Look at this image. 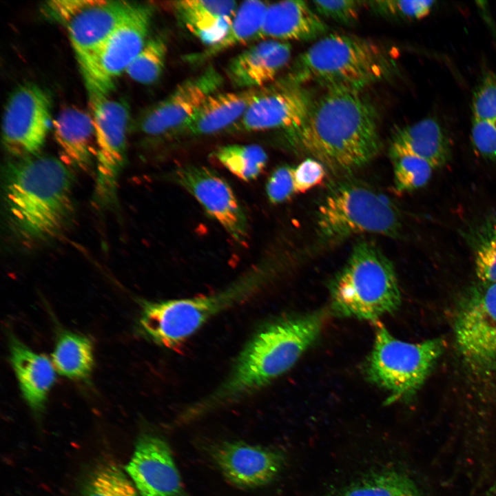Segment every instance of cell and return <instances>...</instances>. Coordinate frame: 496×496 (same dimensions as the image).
Listing matches in <instances>:
<instances>
[{"mask_svg":"<svg viewBox=\"0 0 496 496\" xmlns=\"http://www.w3.org/2000/svg\"><path fill=\"white\" fill-rule=\"evenodd\" d=\"M72 176L61 160L36 154L6 168L3 200L12 231L28 243L54 239L72 218Z\"/></svg>","mask_w":496,"mask_h":496,"instance_id":"3","label":"cell"},{"mask_svg":"<svg viewBox=\"0 0 496 496\" xmlns=\"http://www.w3.org/2000/svg\"><path fill=\"white\" fill-rule=\"evenodd\" d=\"M96 142V195L103 203L115 200L118 178L125 162L130 110L108 96L89 99Z\"/></svg>","mask_w":496,"mask_h":496,"instance_id":"13","label":"cell"},{"mask_svg":"<svg viewBox=\"0 0 496 496\" xmlns=\"http://www.w3.org/2000/svg\"><path fill=\"white\" fill-rule=\"evenodd\" d=\"M52 99L37 84L19 85L10 94L1 124L6 150L18 158L38 154L52 126Z\"/></svg>","mask_w":496,"mask_h":496,"instance_id":"12","label":"cell"},{"mask_svg":"<svg viewBox=\"0 0 496 496\" xmlns=\"http://www.w3.org/2000/svg\"><path fill=\"white\" fill-rule=\"evenodd\" d=\"M214 156L227 169L244 181L258 178L268 161L265 151L254 144L224 145L216 150Z\"/></svg>","mask_w":496,"mask_h":496,"instance_id":"31","label":"cell"},{"mask_svg":"<svg viewBox=\"0 0 496 496\" xmlns=\"http://www.w3.org/2000/svg\"><path fill=\"white\" fill-rule=\"evenodd\" d=\"M329 27L304 1H283L268 6L260 39L309 41L325 36Z\"/></svg>","mask_w":496,"mask_h":496,"instance_id":"20","label":"cell"},{"mask_svg":"<svg viewBox=\"0 0 496 496\" xmlns=\"http://www.w3.org/2000/svg\"><path fill=\"white\" fill-rule=\"evenodd\" d=\"M321 311L281 317L261 325L239 352L226 378L198 402L188 406L178 424L195 420L259 391L288 371L317 340Z\"/></svg>","mask_w":496,"mask_h":496,"instance_id":"1","label":"cell"},{"mask_svg":"<svg viewBox=\"0 0 496 496\" xmlns=\"http://www.w3.org/2000/svg\"><path fill=\"white\" fill-rule=\"evenodd\" d=\"M462 233L472 251L478 280L496 282V214L474 220Z\"/></svg>","mask_w":496,"mask_h":496,"instance_id":"28","label":"cell"},{"mask_svg":"<svg viewBox=\"0 0 496 496\" xmlns=\"http://www.w3.org/2000/svg\"><path fill=\"white\" fill-rule=\"evenodd\" d=\"M8 347L10 363L23 397L34 413L39 415L56 381L52 361L32 351L11 333Z\"/></svg>","mask_w":496,"mask_h":496,"instance_id":"21","label":"cell"},{"mask_svg":"<svg viewBox=\"0 0 496 496\" xmlns=\"http://www.w3.org/2000/svg\"><path fill=\"white\" fill-rule=\"evenodd\" d=\"M134 4L114 0H54L45 7L67 30L83 73Z\"/></svg>","mask_w":496,"mask_h":496,"instance_id":"10","label":"cell"},{"mask_svg":"<svg viewBox=\"0 0 496 496\" xmlns=\"http://www.w3.org/2000/svg\"><path fill=\"white\" fill-rule=\"evenodd\" d=\"M373 349L365 373L370 382L386 391V404L412 398L444 352L441 338L411 343L395 338L376 322Z\"/></svg>","mask_w":496,"mask_h":496,"instance_id":"8","label":"cell"},{"mask_svg":"<svg viewBox=\"0 0 496 496\" xmlns=\"http://www.w3.org/2000/svg\"><path fill=\"white\" fill-rule=\"evenodd\" d=\"M169 178L191 194L235 241L240 244L247 241L245 211L229 184L219 174L203 165H187L172 171Z\"/></svg>","mask_w":496,"mask_h":496,"instance_id":"15","label":"cell"},{"mask_svg":"<svg viewBox=\"0 0 496 496\" xmlns=\"http://www.w3.org/2000/svg\"><path fill=\"white\" fill-rule=\"evenodd\" d=\"M132 482L114 463L96 465L85 477L79 496H138Z\"/></svg>","mask_w":496,"mask_h":496,"instance_id":"30","label":"cell"},{"mask_svg":"<svg viewBox=\"0 0 496 496\" xmlns=\"http://www.w3.org/2000/svg\"><path fill=\"white\" fill-rule=\"evenodd\" d=\"M317 228L329 242L365 233L397 237L402 219L384 195L363 183L345 180L333 187L320 205Z\"/></svg>","mask_w":496,"mask_h":496,"instance_id":"7","label":"cell"},{"mask_svg":"<svg viewBox=\"0 0 496 496\" xmlns=\"http://www.w3.org/2000/svg\"><path fill=\"white\" fill-rule=\"evenodd\" d=\"M471 140L480 156L496 162V120L473 119Z\"/></svg>","mask_w":496,"mask_h":496,"instance_id":"38","label":"cell"},{"mask_svg":"<svg viewBox=\"0 0 496 496\" xmlns=\"http://www.w3.org/2000/svg\"><path fill=\"white\" fill-rule=\"evenodd\" d=\"M396 67L391 54L380 44L335 33L319 39L300 54L285 80L299 85L316 83L325 89L361 91L391 77Z\"/></svg>","mask_w":496,"mask_h":496,"instance_id":"5","label":"cell"},{"mask_svg":"<svg viewBox=\"0 0 496 496\" xmlns=\"http://www.w3.org/2000/svg\"><path fill=\"white\" fill-rule=\"evenodd\" d=\"M266 2L249 0L237 8L229 28L218 42L204 50L185 56L187 63L198 65L240 44L260 39V32L268 7Z\"/></svg>","mask_w":496,"mask_h":496,"instance_id":"26","label":"cell"},{"mask_svg":"<svg viewBox=\"0 0 496 496\" xmlns=\"http://www.w3.org/2000/svg\"><path fill=\"white\" fill-rule=\"evenodd\" d=\"M167 44L165 38L156 35L147 39L125 73L134 81L149 85L161 76L166 61Z\"/></svg>","mask_w":496,"mask_h":496,"instance_id":"32","label":"cell"},{"mask_svg":"<svg viewBox=\"0 0 496 496\" xmlns=\"http://www.w3.org/2000/svg\"><path fill=\"white\" fill-rule=\"evenodd\" d=\"M294 167L285 165L276 167L267 179L265 190L271 204H280L290 198L294 194Z\"/></svg>","mask_w":496,"mask_h":496,"instance_id":"37","label":"cell"},{"mask_svg":"<svg viewBox=\"0 0 496 496\" xmlns=\"http://www.w3.org/2000/svg\"><path fill=\"white\" fill-rule=\"evenodd\" d=\"M52 128L61 160L66 165L87 169L97 154L90 112L76 107H67L52 121Z\"/></svg>","mask_w":496,"mask_h":496,"instance_id":"22","label":"cell"},{"mask_svg":"<svg viewBox=\"0 0 496 496\" xmlns=\"http://www.w3.org/2000/svg\"><path fill=\"white\" fill-rule=\"evenodd\" d=\"M152 17L151 6L135 3L105 39L82 73L89 99L108 96L116 78L126 72L147 41Z\"/></svg>","mask_w":496,"mask_h":496,"instance_id":"11","label":"cell"},{"mask_svg":"<svg viewBox=\"0 0 496 496\" xmlns=\"http://www.w3.org/2000/svg\"><path fill=\"white\" fill-rule=\"evenodd\" d=\"M331 308L340 317L377 322L398 309L401 294L395 268L374 243L358 242L330 285Z\"/></svg>","mask_w":496,"mask_h":496,"instance_id":"6","label":"cell"},{"mask_svg":"<svg viewBox=\"0 0 496 496\" xmlns=\"http://www.w3.org/2000/svg\"><path fill=\"white\" fill-rule=\"evenodd\" d=\"M324 165L319 161L308 158L294 167L296 194L305 193L320 184L325 178Z\"/></svg>","mask_w":496,"mask_h":496,"instance_id":"39","label":"cell"},{"mask_svg":"<svg viewBox=\"0 0 496 496\" xmlns=\"http://www.w3.org/2000/svg\"><path fill=\"white\" fill-rule=\"evenodd\" d=\"M223 84L220 73L214 66H208L144 111L137 121L138 131L150 138L179 136L205 100L218 92Z\"/></svg>","mask_w":496,"mask_h":496,"instance_id":"14","label":"cell"},{"mask_svg":"<svg viewBox=\"0 0 496 496\" xmlns=\"http://www.w3.org/2000/svg\"><path fill=\"white\" fill-rule=\"evenodd\" d=\"M172 7L179 22L209 46L225 37L238 6L235 1L185 0Z\"/></svg>","mask_w":496,"mask_h":496,"instance_id":"25","label":"cell"},{"mask_svg":"<svg viewBox=\"0 0 496 496\" xmlns=\"http://www.w3.org/2000/svg\"><path fill=\"white\" fill-rule=\"evenodd\" d=\"M260 89L216 92L209 96L179 136H198L229 130L244 115Z\"/></svg>","mask_w":496,"mask_h":496,"instance_id":"24","label":"cell"},{"mask_svg":"<svg viewBox=\"0 0 496 496\" xmlns=\"http://www.w3.org/2000/svg\"><path fill=\"white\" fill-rule=\"evenodd\" d=\"M473 119L496 120V74L488 72L475 90L472 99Z\"/></svg>","mask_w":496,"mask_h":496,"instance_id":"35","label":"cell"},{"mask_svg":"<svg viewBox=\"0 0 496 496\" xmlns=\"http://www.w3.org/2000/svg\"><path fill=\"white\" fill-rule=\"evenodd\" d=\"M435 3L434 1L424 0H380L366 1V6L382 17L391 19L417 20L425 17L430 13Z\"/></svg>","mask_w":496,"mask_h":496,"instance_id":"34","label":"cell"},{"mask_svg":"<svg viewBox=\"0 0 496 496\" xmlns=\"http://www.w3.org/2000/svg\"><path fill=\"white\" fill-rule=\"evenodd\" d=\"M125 471L141 496H188L169 446L158 435L138 437Z\"/></svg>","mask_w":496,"mask_h":496,"instance_id":"17","label":"cell"},{"mask_svg":"<svg viewBox=\"0 0 496 496\" xmlns=\"http://www.w3.org/2000/svg\"><path fill=\"white\" fill-rule=\"evenodd\" d=\"M339 496H424L407 475L386 470L369 475L347 487Z\"/></svg>","mask_w":496,"mask_h":496,"instance_id":"29","label":"cell"},{"mask_svg":"<svg viewBox=\"0 0 496 496\" xmlns=\"http://www.w3.org/2000/svg\"><path fill=\"white\" fill-rule=\"evenodd\" d=\"M210 455L224 477L240 488H256L270 484L285 463V456L280 450L240 441L217 444Z\"/></svg>","mask_w":496,"mask_h":496,"instance_id":"18","label":"cell"},{"mask_svg":"<svg viewBox=\"0 0 496 496\" xmlns=\"http://www.w3.org/2000/svg\"><path fill=\"white\" fill-rule=\"evenodd\" d=\"M451 154L449 140L443 127L433 118L397 127L391 135L389 154L392 160L413 155L426 160L436 169L448 163Z\"/></svg>","mask_w":496,"mask_h":496,"instance_id":"23","label":"cell"},{"mask_svg":"<svg viewBox=\"0 0 496 496\" xmlns=\"http://www.w3.org/2000/svg\"><path fill=\"white\" fill-rule=\"evenodd\" d=\"M374 105L361 91L330 88L315 99L304 123L287 132L291 145L335 171H352L381 148Z\"/></svg>","mask_w":496,"mask_h":496,"instance_id":"2","label":"cell"},{"mask_svg":"<svg viewBox=\"0 0 496 496\" xmlns=\"http://www.w3.org/2000/svg\"><path fill=\"white\" fill-rule=\"evenodd\" d=\"M52 361L61 375L73 380L87 381L94 367V351L86 336L69 331L59 332Z\"/></svg>","mask_w":496,"mask_h":496,"instance_id":"27","label":"cell"},{"mask_svg":"<svg viewBox=\"0 0 496 496\" xmlns=\"http://www.w3.org/2000/svg\"><path fill=\"white\" fill-rule=\"evenodd\" d=\"M393 162L394 187L398 192H409L425 186L435 167L426 160L413 155H404Z\"/></svg>","mask_w":496,"mask_h":496,"instance_id":"33","label":"cell"},{"mask_svg":"<svg viewBox=\"0 0 496 496\" xmlns=\"http://www.w3.org/2000/svg\"><path fill=\"white\" fill-rule=\"evenodd\" d=\"M457 351L479 378L496 371V282L477 281L460 296L453 317Z\"/></svg>","mask_w":496,"mask_h":496,"instance_id":"9","label":"cell"},{"mask_svg":"<svg viewBox=\"0 0 496 496\" xmlns=\"http://www.w3.org/2000/svg\"><path fill=\"white\" fill-rule=\"evenodd\" d=\"M313 9L320 17L331 19L342 25L355 23L365 1L353 0L313 1Z\"/></svg>","mask_w":496,"mask_h":496,"instance_id":"36","label":"cell"},{"mask_svg":"<svg viewBox=\"0 0 496 496\" xmlns=\"http://www.w3.org/2000/svg\"><path fill=\"white\" fill-rule=\"evenodd\" d=\"M273 276V265L265 260L226 287L209 295L142 300L138 329L142 335L158 346L177 348L216 316L259 294Z\"/></svg>","mask_w":496,"mask_h":496,"instance_id":"4","label":"cell"},{"mask_svg":"<svg viewBox=\"0 0 496 496\" xmlns=\"http://www.w3.org/2000/svg\"><path fill=\"white\" fill-rule=\"evenodd\" d=\"M291 52L287 42L262 39L229 62L227 76L234 86L242 90L262 88L287 65Z\"/></svg>","mask_w":496,"mask_h":496,"instance_id":"19","label":"cell"},{"mask_svg":"<svg viewBox=\"0 0 496 496\" xmlns=\"http://www.w3.org/2000/svg\"><path fill=\"white\" fill-rule=\"evenodd\" d=\"M314 100L302 85L284 79L275 85L260 88L242 118L228 131L282 129L289 132L304 123Z\"/></svg>","mask_w":496,"mask_h":496,"instance_id":"16","label":"cell"}]
</instances>
